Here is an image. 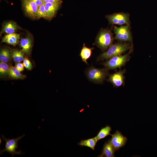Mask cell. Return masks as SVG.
<instances>
[{
  "mask_svg": "<svg viewBox=\"0 0 157 157\" xmlns=\"http://www.w3.org/2000/svg\"><path fill=\"white\" fill-rule=\"evenodd\" d=\"M132 43L119 42L113 44L104 52L97 57V61L107 60L114 56L120 55L133 48Z\"/></svg>",
  "mask_w": 157,
  "mask_h": 157,
  "instance_id": "6da1fadb",
  "label": "cell"
},
{
  "mask_svg": "<svg viewBox=\"0 0 157 157\" xmlns=\"http://www.w3.org/2000/svg\"><path fill=\"white\" fill-rule=\"evenodd\" d=\"M108 71L105 67L98 68L91 66L86 69L85 74L90 81L100 84L102 83L108 76Z\"/></svg>",
  "mask_w": 157,
  "mask_h": 157,
  "instance_id": "7a4b0ae2",
  "label": "cell"
},
{
  "mask_svg": "<svg viewBox=\"0 0 157 157\" xmlns=\"http://www.w3.org/2000/svg\"><path fill=\"white\" fill-rule=\"evenodd\" d=\"M132 51V48L127 53L112 57L106 60L102 64L108 70H115L117 68L120 69L129 60Z\"/></svg>",
  "mask_w": 157,
  "mask_h": 157,
  "instance_id": "3957f363",
  "label": "cell"
},
{
  "mask_svg": "<svg viewBox=\"0 0 157 157\" xmlns=\"http://www.w3.org/2000/svg\"><path fill=\"white\" fill-rule=\"evenodd\" d=\"M114 39L110 30L102 29L96 38L95 44L102 51H105L113 44Z\"/></svg>",
  "mask_w": 157,
  "mask_h": 157,
  "instance_id": "277c9868",
  "label": "cell"
},
{
  "mask_svg": "<svg viewBox=\"0 0 157 157\" xmlns=\"http://www.w3.org/2000/svg\"><path fill=\"white\" fill-rule=\"evenodd\" d=\"M25 136V134L18 137L12 139L6 138L3 135L1 137L5 142L4 148L0 150V154L1 155L5 152L10 154L12 157L17 154L22 155L24 153L21 151H17L16 149L18 148L19 141Z\"/></svg>",
  "mask_w": 157,
  "mask_h": 157,
  "instance_id": "5b68a950",
  "label": "cell"
},
{
  "mask_svg": "<svg viewBox=\"0 0 157 157\" xmlns=\"http://www.w3.org/2000/svg\"><path fill=\"white\" fill-rule=\"evenodd\" d=\"M130 28V26L127 25H122L119 27L114 26L115 39L120 42L132 43V37Z\"/></svg>",
  "mask_w": 157,
  "mask_h": 157,
  "instance_id": "8992f818",
  "label": "cell"
},
{
  "mask_svg": "<svg viewBox=\"0 0 157 157\" xmlns=\"http://www.w3.org/2000/svg\"><path fill=\"white\" fill-rule=\"evenodd\" d=\"M106 18L110 24L119 25H125L130 26L129 15L128 13H115L106 15Z\"/></svg>",
  "mask_w": 157,
  "mask_h": 157,
  "instance_id": "52a82bcc",
  "label": "cell"
},
{
  "mask_svg": "<svg viewBox=\"0 0 157 157\" xmlns=\"http://www.w3.org/2000/svg\"><path fill=\"white\" fill-rule=\"evenodd\" d=\"M126 70H120L119 71L108 76L107 81L111 83L114 87L118 88L125 85L124 74Z\"/></svg>",
  "mask_w": 157,
  "mask_h": 157,
  "instance_id": "ba28073f",
  "label": "cell"
},
{
  "mask_svg": "<svg viewBox=\"0 0 157 157\" xmlns=\"http://www.w3.org/2000/svg\"><path fill=\"white\" fill-rule=\"evenodd\" d=\"M110 135L111 138L110 139V142L115 151L119 150L120 148L125 146L127 139L120 132L117 130L114 133L111 134Z\"/></svg>",
  "mask_w": 157,
  "mask_h": 157,
  "instance_id": "9c48e42d",
  "label": "cell"
},
{
  "mask_svg": "<svg viewBox=\"0 0 157 157\" xmlns=\"http://www.w3.org/2000/svg\"><path fill=\"white\" fill-rule=\"evenodd\" d=\"M22 6L24 12L28 17L37 18L38 7L32 0H22Z\"/></svg>",
  "mask_w": 157,
  "mask_h": 157,
  "instance_id": "30bf717a",
  "label": "cell"
},
{
  "mask_svg": "<svg viewBox=\"0 0 157 157\" xmlns=\"http://www.w3.org/2000/svg\"><path fill=\"white\" fill-rule=\"evenodd\" d=\"M61 2V1L53 3H44L47 15V19L51 20L54 16L60 6Z\"/></svg>",
  "mask_w": 157,
  "mask_h": 157,
  "instance_id": "8fae6325",
  "label": "cell"
},
{
  "mask_svg": "<svg viewBox=\"0 0 157 157\" xmlns=\"http://www.w3.org/2000/svg\"><path fill=\"white\" fill-rule=\"evenodd\" d=\"M115 150L110 140L106 142L103 148L101 154L98 156L99 157H114Z\"/></svg>",
  "mask_w": 157,
  "mask_h": 157,
  "instance_id": "7c38bea8",
  "label": "cell"
},
{
  "mask_svg": "<svg viewBox=\"0 0 157 157\" xmlns=\"http://www.w3.org/2000/svg\"><path fill=\"white\" fill-rule=\"evenodd\" d=\"M33 40L31 36L22 39L20 42V45L22 51L25 54H29L31 53L32 46Z\"/></svg>",
  "mask_w": 157,
  "mask_h": 157,
  "instance_id": "4fadbf2b",
  "label": "cell"
},
{
  "mask_svg": "<svg viewBox=\"0 0 157 157\" xmlns=\"http://www.w3.org/2000/svg\"><path fill=\"white\" fill-rule=\"evenodd\" d=\"M19 38V34L15 33L8 34L2 38V42L15 46L18 43Z\"/></svg>",
  "mask_w": 157,
  "mask_h": 157,
  "instance_id": "5bb4252c",
  "label": "cell"
},
{
  "mask_svg": "<svg viewBox=\"0 0 157 157\" xmlns=\"http://www.w3.org/2000/svg\"><path fill=\"white\" fill-rule=\"evenodd\" d=\"M94 49L93 47H87L85 46V44H84L81 50L80 56L82 60L87 65H88L87 60L91 57L92 51Z\"/></svg>",
  "mask_w": 157,
  "mask_h": 157,
  "instance_id": "9a60e30c",
  "label": "cell"
},
{
  "mask_svg": "<svg viewBox=\"0 0 157 157\" xmlns=\"http://www.w3.org/2000/svg\"><path fill=\"white\" fill-rule=\"evenodd\" d=\"M19 27L17 24L13 21H9L5 23L3 27V31L7 34L15 33Z\"/></svg>",
  "mask_w": 157,
  "mask_h": 157,
  "instance_id": "2e32d148",
  "label": "cell"
},
{
  "mask_svg": "<svg viewBox=\"0 0 157 157\" xmlns=\"http://www.w3.org/2000/svg\"><path fill=\"white\" fill-rule=\"evenodd\" d=\"M97 141L95 137L87 139L82 140L78 143V145L81 147H88L92 150H94Z\"/></svg>",
  "mask_w": 157,
  "mask_h": 157,
  "instance_id": "e0dca14e",
  "label": "cell"
},
{
  "mask_svg": "<svg viewBox=\"0 0 157 157\" xmlns=\"http://www.w3.org/2000/svg\"><path fill=\"white\" fill-rule=\"evenodd\" d=\"M15 67L12 66L9 67L8 74L12 78L14 79H24L26 76L22 74Z\"/></svg>",
  "mask_w": 157,
  "mask_h": 157,
  "instance_id": "ac0fdd59",
  "label": "cell"
},
{
  "mask_svg": "<svg viewBox=\"0 0 157 157\" xmlns=\"http://www.w3.org/2000/svg\"><path fill=\"white\" fill-rule=\"evenodd\" d=\"M111 131V127L107 125L105 127L102 128L98 132L95 137L97 141L104 138L108 135H110V132Z\"/></svg>",
  "mask_w": 157,
  "mask_h": 157,
  "instance_id": "d6986e66",
  "label": "cell"
},
{
  "mask_svg": "<svg viewBox=\"0 0 157 157\" xmlns=\"http://www.w3.org/2000/svg\"><path fill=\"white\" fill-rule=\"evenodd\" d=\"M12 51L9 49L3 48L0 52V60L1 61L7 63L9 61L12 57Z\"/></svg>",
  "mask_w": 157,
  "mask_h": 157,
  "instance_id": "ffe728a7",
  "label": "cell"
},
{
  "mask_svg": "<svg viewBox=\"0 0 157 157\" xmlns=\"http://www.w3.org/2000/svg\"><path fill=\"white\" fill-rule=\"evenodd\" d=\"M24 54L22 50H14L12 51V57L15 62H20L25 58Z\"/></svg>",
  "mask_w": 157,
  "mask_h": 157,
  "instance_id": "44dd1931",
  "label": "cell"
},
{
  "mask_svg": "<svg viewBox=\"0 0 157 157\" xmlns=\"http://www.w3.org/2000/svg\"><path fill=\"white\" fill-rule=\"evenodd\" d=\"M9 67L6 63L0 62V74L1 76H4L8 74Z\"/></svg>",
  "mask_w": 157,
  "mask_h": 157,
  "instance_id": "7402d4cb",
  "label": "cell"
},
{
  "mask_svg": "<svg viewBox=\"0 0 157 157\" xmlns=\"http://www.w3.org/2000/svg\"><path fill=\"white\" fill-rule=\"evenodd\" d=\"M43 18L47 19V15L44 3L38 7L37 12V18Z\"/></svg>",
  "mask_w": 157,
  "mask_h": 157,
  "instance_id": "603a6c76",
  "label": "cell"
},
{
  "mask_svg": "<svg viewBox=\"0 0 157 157\" xmlns=\"http://www.w3.org/2000/svg\"><path fill=\"white\" fill-rule=\"evenodd\" d=\"M24 67L28 70H31L32 68V64L30 60L27 58H25L23 63Z\"/></svg>",
  "mask_w": 157,
  "mask_h": 157,
  "instance_id": "cb8c5ba5",
  "label": "cell"
},
{
  "mask_svg": "<svg viewBox=\"0 0 157 157\" xmlns=\"http://www.w3.org/2000/svg\"><path fill=\"white\" fill-rule=\"evenodd\" d=\"M15 67L17 70L20 72H21L24 70V67L23 63L21 62L17 63Z\"/></svg>",
  "mask_w": 157,
  "mask_h": 157,
  "instance_id": "d4e9b609",
  "label": "cell"
},
{
  "mask_svg": "<svg viewBox=\"0 0 157 157\" xmlns=\"http://www.w3.org/2000/svg\"><path fill=\"white\" fill-rule=\"evenodd\" d=\"M38 6H40L42 4L44 3V2L41 0H32Z\"/></svg>",
  "mask_w": 157,
  "mask_h": 157,
  "instance_id": "484cf974",
  "label": "cell"
},
{
  "mask_svg": "<svg viewBox=\"0 0 157 157\" xmlns=\"http://www.w3.org/2000/svg\"><path fill=\"white\" fill-rule=\"evenodd\" d=\"M61 1V0H47L44 3H55Z\"/></svg>",
  "mask_w": 157,
  "mask_h": 157,
  "instance_id": "4316f807",
  "label": "cell"
},
{
  "mask_svg": "<svg viewBox=\"0 0 157 157\" xmlns=\"http://www.w3.org/2000/svg\"><path fill=\"white\" fill-rule=\"evenodd\" d=\"M44 2L46 1L47 0H41Z\"/></svg>",
  "mask_w": 157,
  "mask_h": 157,
  "instance_id": "83f0119b",
  "label": "cell"
}]
</instances>
